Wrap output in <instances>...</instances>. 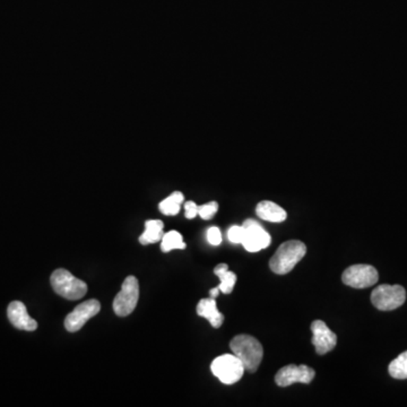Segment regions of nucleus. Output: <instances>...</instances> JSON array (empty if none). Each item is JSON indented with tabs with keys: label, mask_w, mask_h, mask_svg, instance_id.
Returning a JSON list of instances; mask_svg holds the SVG:
<instances>
[{
	"label": "nucleus",
	"mask_w": 407,
	"mask_h": 407,
	"mask_svg": "<svg viewBox=\"0 0 407 407\" xmlns=\"http://www.w3.org/2000/svg\"><path fill=\"white\" fill-rule=\"evenodd\" d=\"M406 300V291L402 285H379L372 291L371 302L378 310L391 311L402 307Z\"/></svg>",
	"instance_id": "nucleus-5"
},
{
	"label": "nucleus",
	"mask_w": 407,
	"mask_h": 407,
	"mask_svg": "<svg viewBox=\"0 0 407 407\" xmlns=\"http://www.w3.org/2000/svg\"><path fill=\"white\" fill-rule=\"evenodd\" d=\"M7 316H8V319L12 325L18 330L33 332L38 328L36 320L29 316L25 304L21 301L10 302L8 309H7Z\"/></svg>",
	"instance_id": "nucleus-12"
},
{
	"label": "nucleus",
	"mask_w": 407,
	"mask_h": 407,
	"mask_svg": "<svg viewBox=\"0 0 407 407\" xmlns=\"http://www.w3.org/2000/svg\"><path fill=\"white\" fill-rule=\"evenodd\" d=\"M307 252V247L299 240H290L282 243L269 260V267L275 274L290 273L302 260Z\"/></svg>",
	"instance_id": "nucleus-1"
},
{
	"label": "nucleus",
	"mask_w": 407,
	"mask_h": 407,
	"mask_svg": "<svg viewBox=\"0 0 407 407\" xmlns=\"http://www.w3.org/2000/svg\"><path fill=\"white\" fill-rule=\"evenodd\" d=\"M210 370L221 382L233 384L243 378L246 369L238 356L234 354H223L214 360L210 365Z\"/></svg>",
	"instance_id": "nucleus-4"
},
{
	"label": "nucleus",
	"mask_w": 407,
	"mask_h": 407,
	"mask_svg": "<svg viewBox=\"0 0 407 407\" xmlns=\"http://www.w3.org/2000/svg\"><path fill=\"white\" fill-rule=\"evenodd\" d=\"M217 210H219V204L217 201H210V203L198 206V215L203 220H210V219H213L215 217Z\"/></svg>",
	"instance_id": "nucleus-20"
},
{
	"label": "nucleus",
	"mask_w": 407,
	"mask_h": 407,
	"mask_svg": "<svg viewBox=\"0 0 407 407\" xmlns=\"http://www.w3.org/2000/svg\"><path fill=\"white\" fill-rule=\"evenodd\" d=\"M227 238L232 243H243L245 238V227L239 225L231 226L227 231Z\"/></svg>",
	"instance_id": "nucleus-21"
},
{
	"label": "nucleus",
	"mask_w": 407,
	"mask_h": 407,
	"mask_svg": "<svg viewBox=\"0 0 407 407\" xmlns=\"http://www.w3.org/2000/svg\"><path fill=\"white\" fill-rule=\"evenodd\" d=\"M214 273L220 278L221 284L219 285L220 291L224 294H230L233 291L236 283V275L233 271H229V266L226 264H220L214 269Z\"/></svg>",
	"instance_id": "nucleus-16"
},
{
	"label": "nucleus",
	"mask_w": 407,
	"mask_h": 407,
	"mask_svg": "<svg viewBox=\"0 0 407 407\" xmlns=\"http://www.w3.org/2000/svg\"><path fill=\"white\" fill-rule=\"evenodd\" d=\"M312 330V339L311 342L314 344L316 352L319 356H323L327 353L333 351L337 344L336 334L330 330V327L323 323V320H314L311 323Z\"/></svg>",
	"instance_id": "nucleus-11"
},
{
	"label": "nucleus",
	"mask_w": 407,
	"mask_h": 407,
	"mask_svg": "<svg viewBox=\"0 0 407 407\" xmlns=\"http://www.w3.org/2000/svg\"><path fill=\"white\" fill-rule=\"evenodd\" d=\"M243 226L245 227V238L241 245L247 251H260L271 245V236L257 221L248 219L243 222Z\"/></svg>",
	"instance_id": "nucleus-8"
},
{
	"label": "nucleus",
	"mask_w": 407,
	"mask_h": 407,
	"mask_svg": "<svg viewBox=\"0 0 407 407\" xmlns=\"http://www.w3.org/2000/svg\"><path fill=\"white\" fill-rule=\"evenodd\" d=\"M256 213L262 220L269 221L273 223H281L286 219V212L283 207L274 201H264L256 207Z\"/></svg>",
	"instance_id": "nucleus-14"
},
{
	"label": "nucleus",
	"mask_w": 407,
	"mask_h": 407,
	"mask_svg": "<svg viewBox=\"0 0 407 407\" xmlns=\"http://www.w3.org/2000/svg\"><path fill=\"white\" fill-rule=\"evenodd\" d=\"M101 310V304L95 299L85 301L83 304H78L71 314L66 317V330L71 333H76L81 330L86 321L94 316H97Z\"/></svg>",
	"instance_id": "nucleus-9"
},
{
	"label": "nucleus",
	"mask_w": 407,
	"mask_h": 407,
	"mask_svg": "<svg viewBox=\"0 0 407 407\" xmlns=\"http://www.w3.org/2000/svg\"><path fill=\"white\" fill-rule=\"evenodd\" d=\"M219 293H220V288H212V290L210 291V297L215 299V297H219Z\"/></svg>",
	"instance_id": "nucleus-24"
},
{
	"label": "nucleus",
	"mask_w": 407,
	"mask_h": 407,
	"mask_svg": "<svg viewBox=\"0 0 407 407\" xmlns=\"http://www.w3.org/2000/svg\"><path fill=\"white\" fill-rule=\"evenodd\" d=\"M230 349L243 362L247 371L258 370L264 356V349L258 339L250 335H238L230 343Z\"/></svg>",
	"instance_id": "nucleus-2"
},
{
	"label": "nucleus",
	"mask_w": 407,
	"mask_h": 407,
	"mask_svg": "<svg viewBox=\"0 0 407 407\" xmlns=\"http://www.w3.org/2000/svg\"><path fill=\"white\" fill-rule=\"evenodd\" d=\"M316 372L308 365H288L282 368L275 375V382L280 387H288L294 382L310 384L314 380Z\"/></svg>",
	"instance_id": "nucleus-10"
},
{
	"label": "nucleus",
	"mask_w": 407,
	"mask_h": 407,
	"mask_svg": "<svg viewBox=\"0 0 407 407\" xmlns=\"http://www.w3.org/2000/svg\"><path fill=\"white\" fill-rule=\"evenodd\" d=\"M207 240L212 246H219L222 243V233L217 226H212L207 231Z\"/></svg>",
	"instance_id": "nucleus-22"
},
{
	"label": "nucleus",
	"mask_w": 407,
	"mask_h": 407,
	"mask_svg": "<svg viewBox=\"0 0 407 407\" xmlns=\"http://www.w3.org/2000/svg\"><path fill=\"white\" fill-rule=\"evenodd\" d=\"M50 282L56 293L67 300H79L88 292L86 283L75 278L67 269H56L51 274Z\"/></svg>",
	"instance_id": "nucleus-3"
},
{
	"label": "nucleus",
	"mask_w": 407,
	"mask_h": 407,
	"mask_svg": "<svg viewBox=\"0 0 407 407\" xmlns=\"http://www.w3.org/2000/svg\"><path fill=\"white\" fill-rule=\"evenodd\" d=\"M139 299V283L135 276H128L123 281L119 293L113 300V311L116 316H130L137 307Z\"/></svg>",
	"instance_id": "nucleus-6"
},
{
	"label": "nucleus",
	"mask_w": 407,
	"mask_h": 407,
	"mask_svg": "<svg viewBox=\"0 0 407 407\" xmlns=\"http://www.w3.org/2000/svg\"><path fill=\"white\" fill-rule=\"evenodd\" d=\"M197 314L208 319L214 328H220L224 321V316L217 309V301L213 297L201 299L198 302Z\"/></svg>",
	"instance_id": "nucleus-13"
},
{
	"label": "nucleus",
	"mask_w": 407,
	"mask_h": 407,
	"mask_svg": "<svg viewBox=\"0 0 407 407\" xmlns=\"http://www.w3.org/2000/svg\"><path fill=\"white\" fill-rule=\"evenodd\" d=\"M379 280L377 269L371 265L349 266L342 275L344 284L354 288H370Z\"/></svg>",
	"instance_id": "nucleus-7"
},
{
	"label": "nucleus",
	"mask_w": 407,
	"mask_h": 407,
	"mask_svg": "<svg viewBox=\"0 0 407 407\" xmlns=\"http://www.w3.org/2000/svg\"><path fill=\"white\" fill-rule=\"evenodd\" d=\"M184 194L180 191H175L168 198H165L164 201H162L158 207L164 215L173 217L180 212L181 204L184 203Z\"/></svg>",
	"instance_id": "nucleus-17"
},
{
	"label": "nucleus",
	"mask_w": 407,
	"mask_h": 407,
	"mask_svg": "<svg viewBox=\"0 0 407 407\" xmlns=\"http://www.w3.org/2000/svg\"><path fill=\"white\" fill-rule=\"evenodd\" d=\"M161 249L163 252H169L173 249H184L186 243H184V238L178 231H170L162 236Z\"/></svg>",
	"instance_id": "nucleus-18"
},
{
	"label": "nucleus",
	"mask_w": 407,
	"mask_h": 407,
	"mask_svg": "<svg viewBox=\"0 0 407 407\" xmlns=\"http://www.w3.org/2000/svg\"><path fill=\"white\" fill-rule=\"evenodd\" d=\"M184 210H186L184 217H187L188 220H193L198 215L197 204L195 203V201H187V203L184 204Z\"/></svg>",
	"instance_id": "nucleus-23"
},
{
	"label": "nucleus",
	"mask_w": 407,
	"mask_h": 407,
	"mask_svg": "<svg viewBox=\"0 0 407 407\" xmlns=\"http://www.w3.org/2000/svg\"><path fill=\"white\" fill-rule=\"evenodd\" d=\"M163 229L164 224L160 220H149L145 223V231L142 236H139V243L147 246L151 243H156L161 241L163 236Z\"/></svg>",
	"instance_id": "nucleus-15"
},
{
	"label": "nucleus",
	"mask_w": 407,
	"mask_h": 407,
	"mask_svg": "<svg viewBox=\"0 0 407 407\" xmlns=\"http://www.w3.org/2000/svg\"><path fill=\"white\" fill-rule=\"evenodd\" d=\"M389 375L395 379H407V351L391 361L388 367Z\"/></svg>",
	"instance_id": "nucleus-19"
}]
</instances>
